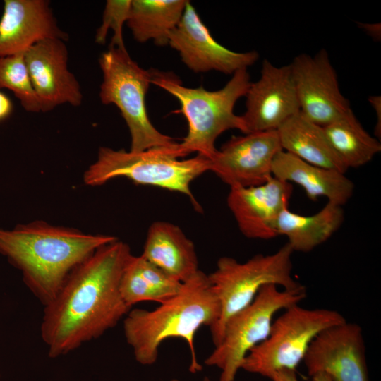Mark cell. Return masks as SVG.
<instances>
[{"label":"cell","mask_w":381,"mask_h":381,"mask_svg":"<svg viewBox=\"0 0 381 381\" xmlns=\"http://www.w3.org/2000/svg\"><path fill=\"white\" fill-rule=\"evenodd\" d=\"M132 254L118 240L97 248L68 275L54 298L44 307L40 334L54 358L97 339L132 308L119 289Z\"/></svg>","instance_id":"6da1fadb"},{"label":"cell","mask_w":381,"mask_h":381,"mask_svg":"<svg viewBox=\"0 0 381 381\" xmlns=\"http://www.w3.org/2000/svg\"><path fill=\"white\" fill-rule=\"evenodd\" d=\"M116 239L35 221L13 229H0V253L21 272L25 284L44 306L77 266Z\"/></svg>","instance_id":"7a4b0ae2"},{"label":"cell","mask_w":381,"mask_h":381,"mask_svg":"<svg viewBox=\"0 0 381 381\" xmlns=\"http://www.w3.org/2000/svg\"><path fill=\"white\" fill-rule=\"evenodd\" d=\"M220 306L208 276L199 270L183 282L180 291L149 310L131 309L123 320V333L137 362L154 364L159 346L170 338L186 341L190 352V371L202 370L194 346V338L202 326L212 327L219 320Z\"/></svg>","instance_id":"3957f363"},{"label":"cell","mask_w":381,"mask_h":381,"mask_svg":"<svg viewBox=\"0 0 381 381\" xmlns=\"http://www.w3.org/2000/svg\"><path fill=\"white\" fill-rule=\"evenodd\" d=\"M151 83L174 96L181 105L176 112L186 118L188 131L179 143L183 157L196 152L208 159L214 157L217 138L224 131L238 129L246 133L241 116L234 114L236 102L245 97L250 85L247 69H241L220 90L185 87L172 72L151 69Z\"/></svg>","instance_id":"277c9868"},{"label":"cell","mask_w":381,"mask_h":381,"mask_svg":"<svg viewBox=\"0 0 381 381\" xmlns=\"http://www.w3.org/2000/svg\"><path fill=\"white\" fill-rule=\"evenodd\" d=\"M183 155L179 143L173 147H157L141 152H126L100 147L96 161L83 175L86 185L99 186L116 177H126L135 184L157 186L188 196L199 205L190 190L191 182L209 171L210 159L201 155L180 159Z\"/></svg>","instance_id":"5b68a950"},{"label":"cell","mask_w":381,"mask_h":381,"mask_svg":"<svg viewBox=\"0 0 381 381\" xmlns=\"http://www.w3.org/2000/svg\"><path fill=\"white\" fill-rule=\"evenodd\" d=\"M293 253L286 243L274 253L258 254L244 262L226 256L218 260L215 270L207 275L220 306L219 320L210 328L214 346L222 340L227 320L248 306L263 286L272 284L284 289L302 286L291 274Z\"/></svg>","instance_id":"8992f818"},{"label":"cell","mask_w":381,"mask_h":381,"mask_svg":"<svg viewBox=\"0 0 381 381\" xmlns=\"http://www.w3.org/2000/svg\"><path fill=\"white\" fill-rule=\"evenodd\" d=\"M102 73L99 98L102 104L118 107L129 129L131 152L178 144L159 132L147 112L145 97L151 83L150 70L133 61L126 49L109 47L99 58Z\"/></svg>","instance_id":"52a82bcc"},{"label":"cell","mask_w":381,"mask_h":381,"mask_svg":"<svg viewBox=\"0 0 381 381\" xmlns=\"http://www.w3.org/2000/svg\"><path fill=\"white\" fill-rule=\"evenodd\" d=\"M273 320L267 337L245 357L241 369L267 378L282 370H296L315 337L346 320L337 310L306 308L299 304Z\"/></svg>","instance_id":"ba28073f"},{"label":"cell","mask_w":381,"mask_h":381,"mask_svg":"<svg viewBox=\"0 0 381 381\" xmlns=\"http://www.w3.org/2000/svg\"><path fill=\"white\" fill-rule=\"evenodd\" d=\"M306 297L303 285L294 289H279L272 284L263 286L248 306L227 320L220 343L205 363L221 370L219 381H234L248 352L269 335L274 315Z\"/></svg>","instance_id":"9c48e42d"},{"label":"cell","mask_w":381,"mask_h":381,"mask_svg":"<svg viewBox=\"0 0 381 381\" xmlns=\"http://www.w3.org/2000/svg\"><path fill=\"white\" fill-rule=\"evenodd\" d=\"M289 66L300 112L308 119L324 127L351 109L325 49L314 56L298 54Z\"/></svg>","instance_id":"30bf717a"},{"label":"cell","mask_w":381,"mask_h":381,"mask_svg":"<svg viewBox=\"0 0 381 381\" xmlns=\"http://www.w3.org/2000/svg\"><path fill=\"white\" fill-rule=\"evenodd\" d=\"M168 44L195 73L216 71L233 75L247 69L259 58L255 51L236 52L216 41L189 1L179 24L169 35Z\"/></svg>","instance_id":"8fae6325"},{"label":"cell","mask_w":381,"mask_h":381,"mask_svg":"<svg viewBox=\"0 0 381 381\" xmlns=\"http://www.w3.org/2000/svg\"><path fill=\"white\" fill-rule=\"evenodd\" d=\"M303 362L310 377L324 373L333 381H369L363 330L354 322L346 320L318 334Z\"/></svg>","instance_id":"7c38bea8"},{"label":"cell","mask_w":381,"mask_h":381,"mask_svg":"<svg viewBox=\"0 0 381 381\" xmlns=\"http://www.w3.org/2000/svg\"><path fill=\"white\" fill-rule=\"evenodd\" d=\"M281 150L277 131L232 136L210 159L209 171L230 188L259 186L272 176V162Z\"/></svg>","instance_id":"4fadbf2b"},{"label":"cell","mask_w":381,"mask_h":381,"mask_svg":"<svg viewBox=\"0 0 381 381\" xmlns=\"http://www.w3.org/2000/svg\"><path fill=\"white\" fill-rule=\"evenodd\" d=\"M241 116L246 133L277 131L300 111L289 65L276 66L262 61L260 78L250 83Z\"/></svg>","instance_id":"5bb4252c"},{"label":"cell","mask_w":381,"mask_h":381,"mask_svg":"<svg viewBox=\"0 0 381 381\" xmlns=\"http://www.w3.org/2000/svg\"><path fill=\"white\" fill-rule=\"evenodd\" d=\"M24 57L41 111H51L64 104L74 107L82 104L80 84L68 68L64 40L40 41L24 53Z\"/></svg>","instance_id":"9a60e30c"},{"label":"cell","mask_w":381,"mask_h":381,"mask_svg":"<svg viewBox=\"0 0 381 381\" xmlns=\"http://www.w3.org/2000/svg\"><path fill=\"white\" fill-rule=\"evenodd\" d=\"M292 190L290 183L273 176L259 186L230 188L227 205L241 232L249 238L277 237L274 222L289 207Z\"/></svg>","instance_id":"2e32d148"},{"label":"cell","mask_w":381,"mask_h":381,"mask_svg":"<svg viewBox=\"0 0 381 381\" xmlns=\"http://www.w3.org/2000/svg\"><path fill=\"white\" fill-rule=\"evenodd\" d=\"M68 38L59 27L48 1H4L0 19V57L25 53L44 40Z\"/></svg>","instance_id":"e0dca14e"},{"label":"cell","mask_w":381,"mask_h":381,"mask_svg":"<svg viewBox=\"0 0 381 381\" xmlns=\"http://www.w3.org/2000/svg\"><path fill=\"white\" fill-rule=\"evenodd\" d=\"M272 175L301 186L311 200L325 197L341 206L351 198L354 189L353 183L345 174L313 165L284 150L273 160Z\"/></svg>","instance_id":"ac0fdd59"},{"label":"cell","mask_w":381,"mask_h":381,"mask_svg":"<svg viewBox=\"0 0 381 381\" xmlns=\"http://www.w3.org/2000/svg\"><path fill=\"white\" fill-rule=\"evenodd\" d=\"M141 255L181 282L200 270L193 243L178 226L169 222L150 225Z\"/></svg>","instance_id":"d6986e66"},{"label":"cell","mask_w":381,"mask_h":381,"mask_svg":"<svg viewBox=\"0 0 381 381\" xmlns=\"http://www.w3.org/2000/svg\"><path fill=\"white\" fill-rule=\"evenodd\" d=\"M282 150L315 166L345 174L347 171L332 147L322 126L300 111L277 130Z\"/></svg>","instance_id":"ffe728a7"},{"label":"cell","mask_w":381,"mask_h":381,"mask_svg":"<svg viewBox=\"0 0 381 381\" xmlns=\"http://www.w3.org/2000/svg\"><path fill=\"white\" fill-rule=\"evenodd\" d=\"M344 219L341 205L327 202L317 213L304 216L284 209L277 217L274 229L277 236H285L293 251L307 253L327 241Z\"/></svg>","instance_id":"44dd1931"},{"label":"cell","mask_w":381,"mask_h":381,"mask_svg":"<svg viewBox=\"0 0 381 381\" xmlns=\"http://www.w3.org/2000/svg\"><path fill=\"white\" fill-rule=\"evenodd\" d=\"M181 282L150 262L143 255H131L121 275L119 289L127 306L142 301L160 303L176 295Z\"/></svg>","instance_id":"7402d4cb"},{"label":"cell","mask_w":381,"mask_h":381,"mask_svg":"<svg viewBox=\"0 0 381 381\" xmlns=\"http://www.w3.org/2000/svg\"><path fill=\"white\" fill-rule=\"evenodd\" d=\"M186 0H131L126 24L134 39L144 43L152 40L158 46L169 43L171 32L179 24Z\"/></svg>","instance_id":"603a6c76"},{"label":"cell","mask_w":381,"mask_h":381,"mask_svg":"<svg viewBox=\"0 0 381 381\" xmlns=\"http://www.w3.org/2000/svg\"><path fill=\"white\" fill-rule=\"evenodd\" d=\"M323 128L347 169L365 165L381 151L380 143L363 128L352 109Z\"/></svg>","instance_id":"cb8c5ba5"},{"label":"cell","mask_w":381,"mask_h":381,"mask_svg":"<svg viewBox=\"0 0 381 381\" xmlns=\"http://www.w3.org/2000/svg\"><path fill=\"white\" fill-rule=\"evenodd\" d=\"M13 92L25 110L41 111L37 95L33 89L24 53L0 57V89Z\"/></svg>","instance_id":"d4e9b609"},{"label":"cell","mask_w":381,"mask_h":381,"mask_svg":"<svg viewBox=\"0 0 381 381\" xmlns=\"http://www.w3.org/2000/svg\"><path fill=\"white\" fill-rule=\"evenodd\" d=\"M131 0H108L103 12L102 20L95 35V42L104 44L109 30L113 31L109 47L126 49L123 36V26L129 16Z\"/></svg>","instance_id":"484cf974"},{"label":"cell","mask_w":381,"mask_h":381,"mask_svg":"<svg viewBox=\"0 0 381 381\" xmlns=\"http://www.w3.org/2000/svg\"><path fill=\"white\" fill-rule=\"evenodd\" d=\"M312 381H333L326 373H319L311 376ZM271 381H299L295 370H282L274 373L270 377Z\"/></svg>","instance_id":"4316f807"},{"label":"cell","mask_w":381,"mask_h":381,"mask_svg":"<svg viewBox=\"0 0 381 381\" xmlns=\"http://www.w3.org/2000/svg\"><path fill=\"white\" fill-rule=\"evenodd\" d=\"M368 101L375 111L377 122L375 128V135L380 138L381 137V97L380 96H370Z\"/></svg>","instance_id":"83f0119b"},{"label":"cell","mask_w":381,"mask_h":381,"mask_svg":"<svg viewBox=\"0 0 381 381\" xmlns=\"http://www.w3.org/2000/svg\"><path fill=\"white\" fill-rule=\"evenodd\" d=\"M12 109L11 101L6 95L0 92V121L7 118L11 113Z\"/></svg>","instance_id":"f1b7e54d"},{"label":"cell","mask_w":381,"mask_h":381,"mask_svg":"<svg viewBox=\"0 0 381 381\" xmlns=\"http://www.w3.org/2000/svg\"><path fill=\"white\" fill-rule=\"evenodd\" d=\"M359 26L376 40L380 39V23H360Z\"/></svg>","instance_id":"f546056e"},{"label":"cell","mask_w":381,"mask_h":381,"mask_svg":"<svg viewBox=\"0 0 381 381\" xmlns=\"http://www.w3.org/2000/svg\"><path fill=\"white\" fill-rule=\"evenodd\" d=\"M171 381H180V380H179L177 379H174ZM203 381H211V380L208 377H205Z\"/></svg>","instance_id":"4dcf8cb0"}]
</instances>
